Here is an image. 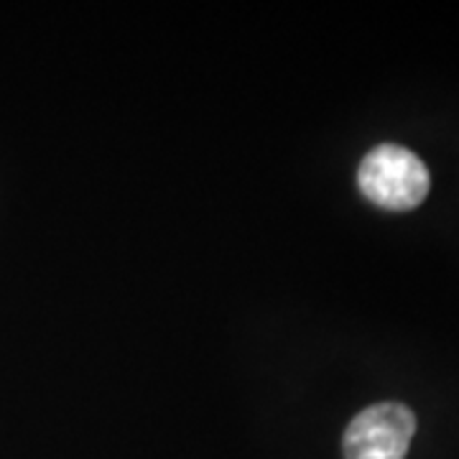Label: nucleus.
<instances>
[{
    "mask_svg": "<svg viewBox=\"0 0 459 459\" xmlns=\"http://www.w3.org/2000/svg\"><path fill=\"white\" fill-rule=\"evenodd\" d=\"M416 434V416L398 401L358 413L344 431V459H406Z\"/></svg>",
    "mask_w": 459,
    "mask_h": 459,
    "instance_id": "2",
    "label": "nucleus"
},
{
    "mask_svg": "<svg viewBox=\"0 0 459 459\" xmlns=\"http://www.w3.org/2000/svg\"><path fill=\"white\" fill-rule=\"evenodd\" d=\"M358 186L377 207L391 212H406L427 199L431 179L429 169L413 151L383 143L362 159L358 169Z\"/></svg>",
    "mask_w": 459,
    "mask_h": 459,
    "instance_id": "1",
    "label": "nucleus"
}]
</instances>
